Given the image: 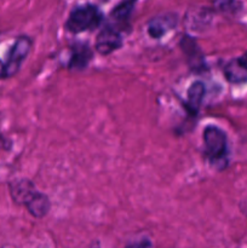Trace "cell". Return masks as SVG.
<instances>
[{"label":"cell","mask_w":247,"mask_h":248,"mask_svg":"<svg viewBox=\"0 0 247 248\" xmlns=\"http://www.w3.org/2000/svg\"><path fill=\"white\" fill-rule=\"evenodd\" d=\"M236 61H237V63H239V64L241 65V67L247 72V52H245L244 55H242L240 58H237Z\"/></svg>","instance_id":"14"},{"label":"cell","mask_w":247,"mask_h":248,"mask_svg":"<svg viewBox=\"0 0 247 248\" xmlns=\"http://www.w3.org/2000/svg\"><path fill=\"white\" fill-rule=\"evenodd\" d=\"M126 248H153L152 242L148 239H140L137 241H133L131 244H128Z\"/></svg>","instance_id":"13"},{"label":"cell","mask_w":247,"mask_h":248,"mask_svg":"<svg viewBox=\"0 0 247 248\" xmlns=\"http://www.w3.org/2000/svg\"><path fill=\"white\" fill-rule=\"evenodd\" d=\"M181 46L183 48L184 53H185L186 60H188L191 69L196 70V72H201L205 67V63H203L202 52L199 48L198 44L190 36H184L181 41Z\"/></svg>","instance_id":"7"},{"label":"cell","mask_w":247,"mask_h":248,"mask_svg":"<svg viewBox=\"0 0 247 248\" xmlns=\"http://www.w3.org/2000/svg\"><path fill=\"white\" fill-rule=\"evenodd\" d=\"M102 21H103V15L98 7L93 5H84L70 12L65 22V29L73 34L93 31L101 26Z\"/></svg>","instance_id":"1"},{"label":"cell","mask_w":247,"mask_h":248,"mask_svg":"<svg viewBox=\"0 0 247 248\" xmlns=\"http://www.w3.org/2000/svg\"><path fill=\"white\" fill-rule=\"evenodd\" d=\"M203 96H205V85L201 81H194L189 86L188 92H186V101L185 108L193 115L198 114L200 110L201 103H202Z\"/></svg>","instance_id":"8"},{"label":"cell","mask_w":247,"mask_h":248,"mask_svg":"<svg viewBox=\"0 0 247 248\" xmlns=\"http://www.w3.org/2000/svg\"><path fill=\"white\" fill-rule=\"evenodd\" d=\"M31 50V40L26 35L18 36L10 47L4 61L2 79H9L15 77L21 69L22 64L29 56Z\"/></svg>","instance_id":"2"},{"label":"cell","mask_w":247,"mask_h":248,"mask_svg":"<svg viewBox=\"0 0 247 248\" xmlns=\"http://www.w3.org/2000/svg\"><path fill=\"white\" fill-rule=\"evenodd\" d=\"M225 77L232 82H242L247 79V72L237 63V61H232L225 68Z\"/></svg>","instance_id":"11"},{"label":"cell","mask_w":247,"mask_h":248,"mask_svg":"<svg viewBox=\"0 0 247 248\" xmlns=\"http://www.w3.org/2000/svg\"><path fill=\"white\" fill-rule=\"evenodd\" d=\"M177 24V17L176 15L167 14L161 15V16L154 17L152 21L148 23V34L152 38L159 39L162 35L167 33L169 31L173 29Z\"/></svg>","instance_id":"6"},{"label":"cell","mask_w":247,"mask_h":248,"mask_svg":"<svg viewBox=\"0 0 247 248\" xmlns=\"http://www.w3.org/2000/svg\"><path fill=\"white\" fill-rule=\"evenodd\" d=\"M125 1H126V2H131V4H133V2H135L136 0H125Z\"/></svg>","instance_id":"16"},{"label":"cell","mask_w":247,"mask_h":248,"mask_svg":"<svg viewBox=\"0 0 247 248\" xmlns=\"http://www.w3.org/2000/svg\"><path fill=\"white\" fill-rule=\"evenodd\" d=\"M2 70H4V62L0 60V79H2Z\"/></svg>","instance_id":"15"},{"label":"cell","mask_w":247,"mask_h":248,"mask_svg":"<svg viewBox=\"0 0 247 248\" xmlns=\"http://www.w3.org/2000/svg\"><path fill=\"white\" fill-rule=\"evenodd\" d=\"M24 207L27 208L29 215L33 216L34 218H39V219H40V218L45 217V216L47 215L48 211H50L51 203L45 194L38 191L36 195L34 196Z\"/></svg>","instance_id":"10"},{"label":"cell","mask_w":247,"mask_h":248,"mask_svg":"<svg viewBox=\"0 0 247 248\" xmlns=\"http://www.w3.org/2000/svg\"><path fill=\"white\" fill-rule=\"evenodd\" d=\"M132 9H133V4L125 1L121 5H119V6H116L115 9L111 11L110 17L115 22H119V23H125V22L128 19V17H130L131 12H132Z\"/></svg>","instance_id":"12"},{"label":"cell","mask_w":247,"mask_h":248,"mask_svg":"<svg viewBox=\"0 0 247 248\" xmlns=\"http://www.w3.org/2000/svg\"><path fill=\"white\" fill-rule=\"evenodd\" d=\"M203 145H205V154L208 159L216 164L222 162L227 155V136L219 127L208 125L203 130ZM224 162V161H223Z\"/></svg>","instance_id":"3"},{"label":"cell","mask_w":247,"mask_h":248,"mask_svg":"<svg viewBox=\"0 0 247 248\" xmlns=\"http://www.w3.org/2000/svg\"><path fill=\"white\" fill-rule=\"evenodd\" d=\"M7 186H9V193L12 201L16 205L23 206V207L39 191L33 184V182L27 178L14 179V181L10 182Z\"/></svg>","instance_id":"5"},{"label":"cell","mask_w":247,"mask_h":248,"mask_svg":"<svg viewBox=\"0 0 247 248\" xmlns=\"http://www.w3.org/2000/svg\"><path fill=\"white\" fill-rule=\"evenodd\" d=\"M92 50L85 44H79L75 45L72 48V55H70L69 63H68V68L69 69H84L86 65L89 64L90 61L92 60Z\"/></svg>","instance_id":"9"},{"label":"cell","mask_w":247,"mask_h":248,"mask_svg":"<svg viewBox=\"0 0 247 248\" xmlns=\"http://www.w3.org/2000/svg\"><path fill=\"white\" fill-rule=\"evenodd\" d=\"M124 39L120 31L114 26H107L102 29L96 38L94 48L102 56L111 55L123 46Z\"/></svg>","instance_id":"4"}]
</instances>
